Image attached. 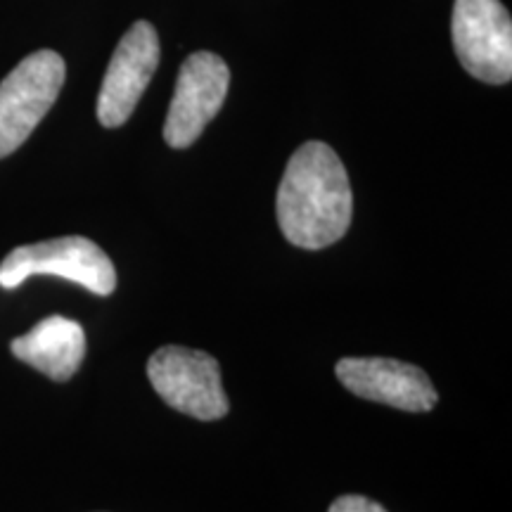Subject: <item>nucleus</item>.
Wrapping results in <instances>:
<instances>
[{
    "mask_svg": "<svg viewBox=\"0 0 512 512\" xmlns=\"http://www.w3.org/2000/svg\"><path fill=\"white\" fill-rule=\"evenodd\" d=\"M12 354L55 382L72 380L86 356V332L76 320L50 316L12 339Z\"/></svg>",
    "mask_w": 512,
    "mask_h": 512,
    "instance_id": "nucleus-9",
    "label": "nucleus"
},
{
    "mask_svg": "<svg viewBox=\"0 0 512 512\" xmlns=\"http://www.w3.org/2000/svg\"><path fill=\"white\" fill-rule=\"evenodd\" d=\"M335 373L351 394L399 411L427 413L439 401L427 373L394 358H342Z\"/></svg>",
    "mask_w": 512,
    "mask_h": 512,
    "instance_id": "nucleus-8",
    "label": "nucleus"
},
{
    "mask_svg": "<svg viewBox=\"0 0 512 512\" xmlns=\"http://www.w3.org/2000/svg\"><path fill=\"white\" fill-rule=\"evenodd\" d=\"M230 69L214 53H195L181 64L174 100L164 124V140L176 150H185L202 136L211 119L219 114L228 95Z\"/></svg>",
    "mask_w": 512,
    "mask_h": 512,
    "instance_id": "nucleus-6",
    "label": "nucleus"
},
{
    "mask_svg": "<svg viewBox=\"0 0 512 512\" xmlns=\"http://www.w3.org/2000/svg\"><path fill=\"white\" fill-rule=\"evenodd\" d=\"M275 209L280 230L294 247L316 252L344 238L354 214V195L347 169L330 145L311 140L294 152Z\"/></svg>",
    "mask_w": 512,
    "mask_h": 512,
    "instance_id": "nucleus-1",
    "label": "nucleus"
},
{
    "mask_svg": "<svg viewBox=\"0 0 512 512\" xmlns=\"http://www.w3.org/2000/svg\"><path fill=\"white\" fill-rule=\"evenodd\" d=\"M328 512H387L380 503L366 496H342L330 505Z\"/></svg>",
    "mask_w": 512,
    "mask_h": 512,
    "instance_id": "nucleus-10",
    "label": "nucleus"
},
{
    "mask_svg": "<svg viewBox=\"0 0 512 512\" xmlns=\"http://www.w3.org/2000/svg\"><path fill=\"white\" fill-rule=\"evenodd\" d=\"M31 275H57L100 297H107L117 287V271L110 256L81 235L12 249L0 264V287L15 290Z\"/></svg>",
    "mask_w": 512,
    "mask_h": 512,
    "instance_id": "nucleus-2",
    "label": "nucleus"
},
{
    "mask_svg": "<svg viewBox=\"0 0 512 512\" xmlns=\"http://www.w3.org/2000/svg\"><path fill=\"white\" fill-rule=\"evenodd\" d=\"M451 36L467 74L491 86L512 79V19L501 0H456Z\"/></svg>",
    "mask_w": 512,
    "mask_h": 512,
    "instance_id": "nucleus-4",
    "label": "nucleus"
},
{
    "mask_svg": "<svg viewBox=\"0 0 512 512\" xmlns=\"http://www.w3.org/2000/svg\"><path fill=\"white\" fill-rule=\"evenodd\" d=\"M147 377L171 408L197 420H219L228 413L219 361L207 351L162 347L147 361Z\"/></svg>",
    "mask_w": 512,
    "mask_h": 512,
    "instance_id": "nucleus-5",
    "label": "nucleus"
},
{
    "mask_svg": "<svg viewBox=\"0 0 512 512\" xmlns=\"http://www.w3.org/2000/svg\"><path fill=\"white\" fill-rule=\"evenodd\" d=\"M64 60L55 50L24 57L0 83V159L24 145L64 86Z\"/></svg>",
    "mask_w": 512,
    "mask_h": 512,
    "instance_id": "nucleus-3",
    "label": "nucleus"
},
{
    "mask_svg": "<svg viewBox=\"0 0 512 512\" xmlns=\"http://www.w3.org/2000/svg\"><path fill=\"white\" fill-rule=\"evenodd\" d=\"M159 67V36L140 19L121 36L98 95V119L105 128L124 126Z\"/></svg>",
    "mask_w": 512,
    "mask_h": 512,
    "instance_id": "nucleus-7",
    "label": "nucleus"
}]
</instances>
